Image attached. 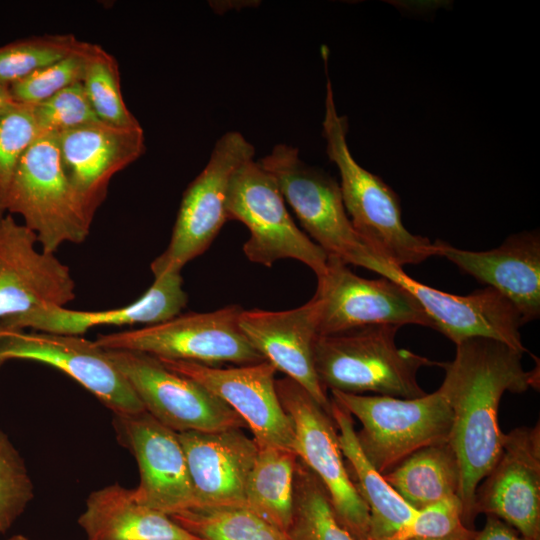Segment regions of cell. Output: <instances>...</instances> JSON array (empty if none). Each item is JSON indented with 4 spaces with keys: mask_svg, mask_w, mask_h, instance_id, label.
Returning a JSON list of instances; mask_svg holds the SVG:
<instances>
[{
    "mask_svg": "<svg viewBox=\"0 0 540 540\" xmlns=\"http://www.w3.org/2000/svg\"><path fill=\"white\" fill-rule=\"evenodd\" d=\"M315 294L321 300L319 335L370 325L433 328L419 302L404 287L385 277L362 278L334 257H328L327 270L317 280Z\"/></svg>",
    "mask_w": 540,
    "mask_h": 540,
    "instance_id": "9a60e30c",
    "label": "cell"
},
{
    "mask_svg": "<svg viewBox=\"0 0 540 540\" xmlns=\"http://www.w3.org/2000/svg\"><path fill=\"white\" fill-rule=\"evenodd\" d=\"M123 444L134 455L140 480L135 498L168 516L195 506L192 486L178 433L146 411L114 415Z\"/></svg>",
    "mask_w": 540,
    "mask_h": 540,
    "instance_id": "ac0fdd59",
    "label": "cell"
},
{
    "mask_svg": "<svg viewBox=\"0 0 540 540\" xmlns=\"http://www.w3.org/2000/svg\"><path fill=\"white\" fill-rule=\"evenodd\" d=\"M293 540H355L338 521L317 476L298 459L294 483Z\"/></svg>",
    "mask_w": 540,
    "mask_h": 540,
    "instance_id": "f1b7e54d",
    "label": "cell"
},
{
    "mask_svg": "<svg viewBox=\"0 0 540 540\" xmlns=\"http://www.w3.org/2000/svg\"><path fill=\"white\" fill-rule=\"evenodd\" d=\"M242 311L239 305H228L211 312L180 313L161 323L101 334L94 341L105 350L137 351L207 366L264 361L240 328Z\"/></svg>",
    "mask_w": 540,
    "mask_h": 540,
    "instance_id": "52a82bcc",
    "label": "cell"
},
{
    "mask_svg": "<svg viewBox=\"0 0 540 540\" xmlns=\"http://www.w3.org/2000/svg\"><path fill=\"white\" fill-rule=\"evenodd\" d=\"M477 531L466 526L457 496L418 511L403 531L391 540H474Z\"/></svg>",
    "mask_w": 540,
    "mask_h": 540,
    "instance_id": "d590c367",
    "label": "cell"
},
{
    "mask_svg": "<svg viewBox=\"0 0 540 540\" xmlns=\"http://www.w3.org/2000/svg\"><path fill=\"white\" fill-rule=\"evenodd\" d=\"M320 310L321 300L314 294L307 303L290 310L243 309L239 324L263 359L306 390L331 416V399L314 363Z\"/></svg>",
    "mask_w": 540,
    "mask_h": 540,
    "instance_id": "d6986e66",
    "label": "cell"
},
{
    "mask_svg": "<svg viewBox=\"0 0 540 540\" xmlns=\"http://www.w3.org/2000/svg\"><path fill=\"white\" fill-rule=\"evenodd\" d=\"M297 462L294 450L258 446L244 493V508L286 532L293 521Z\"/></svg>",
    "mask_w": 540,
    "mask_h": 540,
    "instance_id": "4316f807",
    "label": "cell"
},
{
    "mask_svg": "<svg viewBox=\"0 0 540 540\" xmlns=\"http://www.w3.org/2000/svg\"><path fill=\"white\" fill-rule=\"evenodd\" d=\"M228 220L243 223L250 236L243 245L247 259L271 267L295 259L321 279L328 255L302 231L290 215L275 178L254 159L233 174L227 196Z\"/></svg>",
    "mask_w": 540,
    "mask_h": 540,
    "instance_id": "8992f818",
    "label": "cell"
},
{
    "mask_svg": "<svg viewBox=\"0 0 540 540\" xmlns=\"http://www.w3.org/2000/svg\"><path fill=\"white\" fill-rule=\"evenodd\" d=\"M474 540H533L521 535L516 529L499 518L487 515L484 527L477 531Z\"/></svg>",
    "mask_w": 540,
    "mask_h": 540,
    "instance_id": "8d00e7d4",
    "label": "cell"
},
{
    "mask_svg": "<svg viewBox=\"0 0 540 540\" xmlns=\"http://www.w3.org/2000/svg\"><path fill=\"white\" fill-rule=\"evenodd\" d=\"M5 540H32L30 538H28L27 536L25 535H22V534H16V535H13Z\"/></svg>",
    "mask_w": 540,
    "mask_h": 540,
    "instance_id": "f35d334b",
    "label": "cell"
},
{
    "mask_svg": "<svg viewBox=\"0 0 540 540\" xmlns=\"http://www.w3.org/2000/svg\"><path fill=\"white\" fill-rule=\"evenodd\" d=\"M331 416L350 477L369 510L368 539L391 540L411 524L418 511L409 506L368 461L358 444L352 416L332 399Z\"/></svg>",
    "mask_w": 540,
    "mask_h": 540,
    "instance_id": "d4e9b609",
    "label": "cell"
},
{
    "mask_svg": "<svg viewBox=\"0 0 540 540\" xmlns=\"http://www.w3.org/2000/svg\"><path fill=\"white\" fill-rule=\"evenodd\" d=\"M90 43L83 42L69 55L8 86L13 101L36 105L61 90L82 82Z\"/></svg>",
    "mask_w": 540,
    "mask_h": 540,
    "instance_id": "1f68e13d",
    "label": "cell"
},
{
    "mask_svg": "<svg viewBox=\"0 0 540 540\" xmlns=\"http://www.w3.org/2000/svg\"><path fill=\"white\" fill-rule=\"evenodd\" d=\"M35 233L13 215L0 218V327L48 306L65 307L76 296L70 269L55 253L37 249Z\"/></svg>",
    "mask_w": 540,
    "mask_h": 540,
    "instance_id": "5bb4252c",
    "label": "cell"
},
{
    "mask_svg": "<svg viewBox=\"0 0 540 540\" xmlns=\"http://www.w3.org/2000/svg\"><path fill=\"white\" fill-rule=\"evenodd\" d=\"M501 453L475 491L474 516L501 519L540 540V424L503 433Z\"/></svg>",
    "mask_w": 540,
    "mask_h": 540,
    "instance_id": "e0dca14e",
    "label": "cell"
},
{
    "mask_svg": "<svg viewBox=\"0 0 540 540\" xmlns=\"http://www.w3.org/2000/svg\"><path fill=\"white\" fill-rule=\"evenodd\" d=\"M400 327L370 325L350 331L320 335L315 343L314 363L318 379L327 391L397 398H419L427 393L417 373L439 362L400 349L395 342Z\"/></svg>",
    "mask_w": 540,
    "mask_h": 540,
    "instance_id": "3957f363",
    "label": "cell"
},
{
    "mask_svg": "<svg viewBox=\"0 0 540 540\" xmlns=\"http://www.w3.org/2000/svg\"><path fill=\"white\" fill-rule=\"evenodd\" d=\"M105 351L145 411L176 433L247 428L225 402L193 379L168 369L158 358L130 350Z\"/></svg>",
    "mask_w": 540,
    "mask_h": 540,
    "instance_id": "8fae6325",
    "label": "cell"
},
{
    "mask_svg": "<svg viewBox=\"0 0 540 540\" xmlns=\"http://www.w3.org/2000/svg\"><path fill=\"white\" fill-rule=\"evenodd\" d=\"M34 498L25 461L0 429V533L7 532Z\"/></svg>",
    "mask_w": 540,
    "mask_h": 540,
    "instance_id": "836d02e7",
    "label": "cell"
},
{
    "mask_svg": "<svg viewBox=\"0 0 540 540\" xmlns=\"http://www.w3.org/2000/svg\"><path fill=\"white\" fill-rule=\"evenodd\" d=\"M159 360L168 369L193 379L225 402L242 418L258 446L294 450L293 423L276 389L277 370L266 360L230 367Z\"/></svg>",
    "mask_w": 540,
    "mask_h": 540,
    "instance_id": "2e32d148",
    "label": "cell"
},
{
    "mask_svg": "<svg viewBox=\"0 0 540 540\" xmlns=\"http://www.w3.org/2000/svg\"><path fill=\"white\" fill-rule=\"evenodd\" d=\"M330 392L360 421L358 444L382 475L417 450L449 440L452 411L439 389L413 399Z\"/></svg>",
    "mask_w": 540,
    "mask_h": 540,
    "instance_id": "277c9868",
    "label": "cell"
},
{
    "mask_svg": "<svg viewBox=\"0 0 540 540\" xmlns=\"http://www.w3.org/2000/svg\"><path fill=\"white\" fill-rule=\"evenodd\" d=\"M436 256L456 265L504 296L523 325L540 316V235L538 230L510 235L497 248L469 251L436 240Z\"/></svg>",
    "mask_w": 540,
    "mask_h": 540,
    "instance_id": "7402d4cb",
    "label": "cell"
},
{
    "mask_svg": "<svg viewBox=\"0 0 540 540\" xmlns=\"http://www.w3.org/2000/svg\"><path fill=\"white\" fill-rule=\"evenodd\" d=\"M254 155V146L238 131L226 132L216 141L206 166L183 194L167 248L151 263L154 277L181 272L209 248L228 220L231 178Z\"/></svg>",
    "mask_w": 540,
    "mask_h": 540,
    "instance_id": "9c48e42d",
    "label": "cell"
},
{
    "mask_svg": "<svg viewBox=\"0 0 540 540\" xmlns=\"http://www.w3.org/2000/svg\"><path fill=\"white\" fill-rule=\"evenodd\" d=\"M522 355L503 342L476 337L457 344L452 361L438 364L445 371L439 390L452 411L448 443L460 466L458 498L468 527L475 518L476 488L501 453L503 432L498 408L502 395L540 387L539 364L525 370Z\"/></svg>",
    "mask_w": 540,
    "mask_h": 540,
    "instance_id": "6da1fadb",
    "label": "cell"
},
{
    "mask_svg": "<svg viewBox=\"0 0 540 540\" xmlns=\"http://www.w3.org/2000/svg\"><path fill=\"white\" fill-rule=\"evenodd\" d=\"M367 540H371V539H367Z\"/></svg>",
    "mask_w": 540,
    "mask_h": 540,
    "instance_id": "ab89813d",
    "label": "cell"
},
{
    "mask_svg": "<svg viewBox=\"0 0 540 540\" xmlns=\"http://www.w3.org/2000/svg\"><path fill=\"white\" fill-rule=\"evenodd\" d=\"M276 389L293 423L298 458L326 489L341 525L355 540H367L369 510L348 472L332 417L293 380H276Z\"/></svg>",
    "mask_w": 540,
    "mask_h": 540,
    "instance_id": "30bf717a",
    "label": "cell"
},
{
    "mask_svg": "<svg viewBox=\"0 0 540 540\" xmlns=\"http://www.w3.org/2000/svg\"><path fill=\"white\" fill-rule=\"evenodd\" d=\"M38 135L31 106L16 104L0 115V218L7 214L9 192L19 162Z\"/></svg>",
    "mask_w": 540,
    "mask_h": 540,
    "instance_id": "d6a6232c",
    "label": "cell"
},
{
    "mask_svg": "<svg viewBox=\"0 0 540 540\" xmlns=\"http://www.w3.org/2000/svg\"><path fill=\"white\" fill-rule=\"evenodd\" d=\"M170 517L201 540H293L244 507L192 508Z\"/></svg>",
    "mask_w": 540,
    "mask_h": 540,
    "instance_id": "83f0119b",
    "label": "cell"
},
{
    "mask_svg": "<svg viewBox=\"0 0 540 540\" xmlns=\"http://www.w3.org/2000/svg\"><path fill=\"white\" fill-rule=\"evenodd\" d=\"M258 162L275 178L305 234L328 257L360 266L372 253L348 217L339 183L302 160L297 147L277 144Z\"/></svg>",
    "mask_w": 540,
    "mask_h": 540,
    "instance_id": "ba28073f",
    "label": "cell"
},
{
    "mask_svg": "<svg viewBox=\"0 0 540 540\" xmlns=\"http://www.w3.org/2000/svg\"><path fill=\"white\" fill-rule=\"evenodd\" d=\"M14 359L36 361L62 371L114 415L145 411L127 379L94 340L0 327V366Z\"/></svg>",
    "mask_w": 540,
    "mask_h": 540,
    "instance_id": "4fadbf2b",
    "label": "cell"
},
{
    "mask_svg": "<svg viewBox=\"0 0 540 540\" xmlns=\"http://www.w3.org/2000/svg\"><path fill=\"white\" fill-rule=\"evenodd\" d=\"M188 296L183 289L181 272H168L154 277L153 284L136 301L126 306L81 311L60 306L35 310L15 321L9 328H27L34 331L81 335L100 326H124L161 323L179 315L185 308Z\"/></svg>",
    "mask_w": 540,
    "mask_h": 540,
    "instance_id": "603a6c76",
    "label": "cell"
},
{
    "mask_svg": "<svg viewBox=\"0 0 540 540\" xmlns=\"http://www.w3.org/2000/svg\"><path fill=\"white\" fill-rule=\"evenodd\" d=\"M7 213L22 217L45 252L55 253L64 243H81L89 235L93 218L64 172L57 134L38 135L23 154Z\"/></svg>",
    "mask_w": 540,
    "mask_h": 540,
    "instance_id": "5b68a950",
    "label": "cell"
},
{
    "mask_svg": "<svg viewBox=\"0 0 540 540\" xmlns=\"http://www.w3.org/2000/svg\"><path fill=\"white\" fill-rule=\"evenodd\" d=\"M78 523L88 540H201L118 483L93 491Z\"/></svg>",
    "mask_w": 540,
    "mask_h": 540,
    "instance_id": "cb8c5ba5",
    "label": "cell"
},
{
    "mask_svg": "<svg viewBox=\"0 0 540 540\" xmlns=\"http://www.w3.org/2000/svg\"><path fill=\"white\" fill-rule=\"evenodd\" d=\"M31 108L39 135L59 134L100 122L81 82L61 90Z\"/></svg>",
    "mask_w": 540,
    "mask_h": 540,
    "instance_id": "e575fe53",
    "label": "cell"
},
{
    "mask_svg": "<svg viewBox=\"0 0 540 540\" xmlns=\"http://www.w3.org/2000/svg\"><path fill=\"white\" fill-rule=\"evenodd\" d=\"M383 477L417 511L458 497L461 484L458 458L448 442L417 450Z\"/></svg>",
    "mask_w": 540,
    "mask_h": 540,
    "instance_id": "484cf974",
    "label": "cell"
},
{
    "mask_svg": "<svg viewBox=\"0 0 540 540\" xmlns=\"http://www.w3.org/2000/svg\"><path fill=\"white\" fill-rule=\"evenodd\" d=\"M81 43L72 34L23 38L0 46V84L9 86L63 59Z\"/></svg>",
    "mask_w": 540,
    "mask_h": 540,
    "instance_id": "4dcf8cb0",
    "label": "cell"
},
{
    "mask_svg": "<svg viewBox=\"0 0 540 540\" xmlns=\"http://www.w3.org/2000/svg\"><path fill=\"white\" fill-rule=\"evenodd\" d=\"M322 56L327 75L322 135L327 156L339 171L343 204L355 231L373 254L401 268L436 256L433 242L403 225L395 191L352 156L346 138L348 119L337 111L328 77L329 53Z\"/></svg>",
    "mask_w": 540,
    "mask_h": 540,
    "instance_id": "7a4b0ae2",
    "label": "cell"
},
{
    "mask_svg": "<svg viewBox=\"0 0 540 540\" xmlns=\"http://www.w3.org/2000/svg\"><path fill=\"white\" fill-rule=\"evenodd\" d=\"M82 86L98 120L115 127H138L121 92L115 57L102 46L90 43Z\"/></svg>",
    "mask_w": 540,
    "mask_h": 540,
    "instance_id": "f546056e",
    "label": "cell"
},
{
    "mask_svg": "<svg viewBox=\"0 0 540 540\" xmlns=\"http://www.w3.org/2000/svg\"><path fill=\"white\" fill-rule=\"evenodd\" d=\"M194 508L244 507V493L258 445L242 429L178 433Z\"/></svg>",
    "mask_w": 540,
    "mask_h": 540,
    "instance_id": "44dd1931",
    "label": "cell"
},
{
    "mask_svg": "<svg viewBox=\"0 0 540 540\" xmlns=\"http://www.w3.org/2000/svg\"><path fill=\"white\" fill-rule=\"evenodd\" d=\"M57 143L64 172L93 219L112 177L146 149L142 126L115 127L102 122L61 132Z\"/></svg>",
    "mask_w": 540,
    "mask_h": 540,
    "instance_id": "ffe728a7",
    "label": "cell"
},
{
    "mask_svg": "<svg viewBox=\"0 0 540 540\" xmlns=\"http://www.w3.org/2000/svg\"><path fill=\"white\" fill-rule=\"evenodd\" d=\"M360 267L404 287L419 302L433 329L455 345L483 337L503 342L521 353H529L521 339L523 323L518 311L493 288L485 287L468 295L443 292L414 280L401 267L373 253L362 259Z\"/></svg>",
    "mask_w": 540,
    "mask_h": 540,
    "instance_id": "7c38bea8",
    "label": "cell"
},
{
    "mask_svg": "<svg viewBox=\"0 0 540 540\" xmlns=\"http://www.w3.org/2000/svg\"><path fill=\"white\" fill-rule=\"evenodd\" d=\"M16 103L13 101L8 86L0 84V115L11 109L15 106Z\"/></svg>",
    "mask_w": 540,
    "mask_h": 540,
    "instance_id": "74e56055",
    "label": "cell"
}]
</instances>
